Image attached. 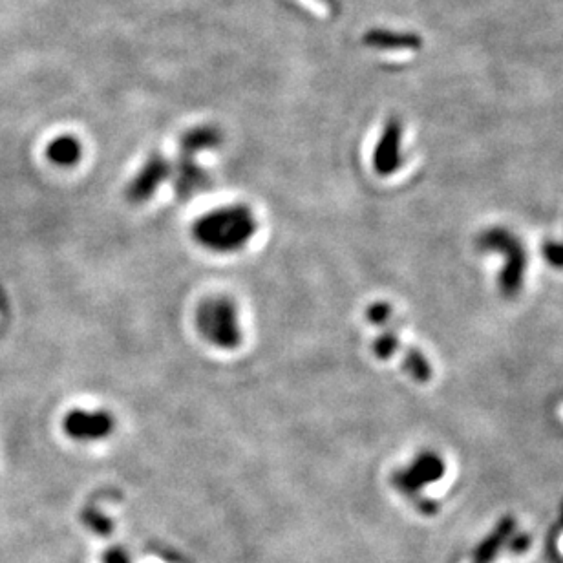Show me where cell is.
Returning <instances> with one entry per match:
<instances>
[{
    "instance_id": "cell-6",
    "label": "cell",
    "mask_w": 563,
    "mask_h": 563,
    "mask_svg": "<svg viewBox=\"0 0 563 563\" xmlns=\"http://www.w3.org/2000/svg\"><path fill=\"white\" fill-rule=\"evenodd\" d=\"M198 152L181 149L176 165H172V183L174 191L180 200H191L198 192L209 185V174L198 163Z\"/></svg>"
},
{
    "instance_id": "cell-12",
    "label": "cell",
    "mask_w": 563,
    "mask_h": 563,
    "mask_svg": "<svg viewBox=\"0 0 563 563\" xmlns=\"http://www.w3.org/2000/svg\"><path fill=\"white\" fill-rule=\"evenodd\" d=\"M83 520H85L88 527H92V529H94L97 534H101V536H108V534L112 532V523H110L103 514H99V512H96L94 509L85 510Z\"/></svg>"
},
{
    "instance_id": "cell-11",
    "label": "cell",
    "mask_w": 563,
    "mask_h": 563,
    "mask_svg": "<svg viewBox=\"0 0 563 563\" xmlns=\"http://www.w3.org/2000/svg\"><path fill=\"white\" fill-rule=\"evenodd\" d=\"M401 350V339L394 330H383L373 342V351L379 359L388 361L397 351Z\"/></svg>"
},
{
    "instance_id": "cell-13",
    "label": "cell",
    "mask_w": 563,
    "mask_h": 563,
    "mask_svg": "<svg viewBox=\"0 0 563 563\" xmlns=\"http://www.w3.org/2000/svg\"><path fill=\"white\" fill-rule=\"evenodd\" d=\"M103 563H130V560H128V554L123 549H110L103 556Z\"/></svg>"
},
{
    "instance_id": "cell-1",
    "label": "cell",
    "mask_w": 563,
    "mask_h": 563,
    "mask_svg": "<svg viewBox=\"0 0 563 563\" xmlns=\"http://www.w3.org/2000/svg\"><path fill=\"white\" fill-rule=\"evenodd\" d=\"M258 218L245 203H229L202 214L192 224V240L213 255H236L255 238Z\"/></svg>"
},
{
    "instance_id": "cell-10",
    "label": "cell",
    "mask_w": 563,
    "mask_h": 563,
    "mask_svg": "<svg viewBox=\"0 0 563 563\" xmlns=\"http://www.w3.org/2000/svg\"><path fill=\"white\" fill-rule=\"evenodd\" d=\"M222 132L213 125H200V127L187 130L180 139L181 149L192 150L202 154L205 150H213L222 143Z\"/></svg>"
},
{
    "instance_id": "cell-7",
    "label": "cell",
    "mask_w": 563,
    "mask_h": 563,
    "mask_svg": "<svg viewBox=\"0 0 563 563\" xmlns=\"http://www.w3.org/2000/svg\"><path fill=\"white\" fill-rule=\"evenodd\" d=\"M403 125L399 119H390L383 128L373 152V169L381 176H392L403 161Z\"/></svg>"
},
{
    "instance_id": "cell-8",
    "label": "cell",
    "mask_w": 563,
    "mask_h": 563,
    "mask_svg": "<svg viewBox=\"0 0 563 563\" xmlns=\"http://www.w3.org/2000/svg\"><path fill=\"white\" fill-rule=\"evenodd\" d=\"M362 41L373 50H390V52L419 50L423 44L417 33L394 32V30H381V28L366 32Z\"/></svg>"
},
{
    "instance_id": "cell-4",
    "label": "cell",
    "mask_w": 563,
    "mask_h": 563,
    "mask_svg": "<svg viewBox=\"0 0 563 563\" xmlns=\"http://www.w3.org/2000/svg\"><path fill=\"white\" fill-rule=\"evenodd\" d=\"M63 430L66 436L81 443H94L112 436L116 430V419L107 410H70L63 419Z\"/></svg>"
},
{
    "instance_id": "cell-2",
    "label": "cell",
    "mask_w": 563,
    "mask_h": 563,
    "mask_svg": "<svg viewBox=\"0 0 563 563\" xmlns=\"http://www.w3.org/2000/svg\"><path fill=\"white\" fill-rule=\"evenodd\" d=\"M194 322L202 339L218 350H236L244 340L240 309L231 297L214 295L202 300Z\"/></svg>"
},
{
    "instance_id": "cell-3",
    "label": "cell",
    "mask_w": 563,
    "mask_h": 563,
    "mask_svg": "<svg viewBox=\"0 0 563 563\" xmlns=\"http://www.w3.org/2000/svg\"><path fill=\"white\" fill-rule=\"evenodd\" d=\"M483 247H489L492 251H501L507 264L505 271L501 275V287L507 295H512L520 289L523 284V273H525V251L516 236L503 231L494 229L481 240Z\"/></svg>"
},
{
    "instance_id": "cell-5",
    "label": "cell",
    "mask_w": 563,
    "mask_h": 563,
    "mask_svg": "<svg viewBox=\"0 0 563 563\" xmlns=\"http://www.w3.org/2000/svg\"><path fill=\"white\" fill-rule=\"evenodd\" d=\"M170 174L172 163L165 156H161L160 152L150 154L141 169L134 174V178L128 181L125 192L128 202L134 205L149 202L156 196V192L160 191L161 185L170 180Z\"/></svg>"
},
{
    "instance_id": "cell-9",
    "label": "cell",
    "mask_w": 563,
    "mask_h": 563,
    "mask_svg": "<svg viewBox=\"0 0 563 563\" xmlns=\"http://www.w3.org/2000/svg\"><path fill=\"white\" fill-rule=\"evenodd\" d=\"M46 156L48 160L52 161L57 167L63 169H72L79 161L83 160V145L79 139L64 134L55 138L48 149H46Z\"/></svg>"
}]
</instances>
